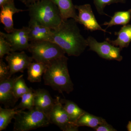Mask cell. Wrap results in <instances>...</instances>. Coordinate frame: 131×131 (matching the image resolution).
<instances>
[{"mask_svg": "<svg viewBox=\"0 0 131 131\" xmlns=\"http://www.w3.org/2000/svg\"><path fill=\"white\" fill-rule=\"evenodd\" d=\"M77 24L74 19H69L52 30V42L69 56H79L88 46L87 39L81 34Z\"/></svg>", "mask_w": 131, "mask_h": 131, "instance_id": "obj_1", "label": "cell"}, {"mask_svg": "<svg viewBox=\"0 0 131 131\" xmlns=\"http://www.w3.org/2000/svg\"><path fill=\"white\" fill-rule=\"evenodd\" d=\"M68 58L65 56L48 63L43 78L45 84L62 93L69 94L74 90V84L68 70Z\"/></svg>", "mask_w": 131, "mask_h": 131, "instance_id": "obj_2", "label": "cell"}, {"mask_svg": "<svg viewBox=\"0 0 131 131\" xmlns=\"http://www.w3.org/2000/svg\"><path fill=\"white\" fill-rule=\"evenodd\" d=\"M27 7L30 18L52 30L62 22L58 8L51 0H40Z\"/></svg>", "mask_w": 131, "mask_h": 131, "instance_id": "obj_3", "label": "cell"}, {"mask_svg": "<svg viewBox=\"0 0 131 131\" xmlns=\"http://www.w3.org/2000/svg\"><path fill=\"white\" fill-rule=\"evenodd\" d=\"M14 119V131L31 130L45 127L50 124L47 116L35 107L27 112L18 110Z\"/></svg>", "mask_w": 131, "mask_h": 131, "instance_id": "obj_4", "label": "cell"}, {"mask_svg": "<svg viewBox=\"0 0 131 131\" xmlns=\"http://www.w3.org/2000/svg\"><path fill=\"white\" fill-rule=\"evenodd\" d=\"M28 50L35 62L47 64L66 54L58 45L47 40L31 42Z\"/></svg>", "mask_w": 131, "mask_h": 131, "instance_id": "obj_5", "label": "cell"}, {"mask_svg": "<svg viewBox=\"0 0 131 131\" xmlns=\"http://www.w3.org/2000/svg\"><path fill=\"white\" fill-rule=\"evenodd\" d=\"M86 39L90 50L95 52L101 57L107 60L122 61L121 49L119 47L115 46L106 40L98 42L92 36H89Z\"/></svg>", "mask_w": 131, "mask_h": 131, "instance_id": "obj_6", "label": "cell"}, {"mask_svg": "<svg viewBox=\"0 0 131 131\" xmlns=\"http://www.w3.org/2000/svg\"><path fill=\"white\" fill-rule=\"evenodd\" d=\"M50 124H55L63 131H77L79 127L70 121L69 117L59 96L56 97V102L49 115Z\"/></svg>", "mask_w": 131, "mask_h": 131, "instance_id": "obj_7", "label": "cell"}, {"mask_svg": "<svg viewBox=\"0 0 131 131\" xmlns=\"http://www.w3.org/2000/svg\"><path fill=\"white\" fill-rule=\"evenodd\" d=\"M29 32L28 27H24L20 29L15 28L13 31L9 33L1 32L0 35L9 43L12 52L22 51L28 50L30 46Z\"/></svg>", "mask_w": 131, "mask_h": 131, "instance_id": "obj_8", "label": "cell"}, {"mask_svg": "<svg viewBox=\"0 0 131 131\" xmlns=\"http://www.w3.org/2000/svg\"><path fill=\"white\" fill-rule=\"evenodd\" d=\"M75 6L78 11L77 23L84 26L86 30L91 31L100 30L111 34L105 29H103L98 24L90 5H76Z\"/></svg>", "mask_w": 131, "mask_h": 131, "instance_id": "obj_9", "label": "cell"}, {"mask_svg": "<svg viewBox=\"0 0 131 131\" xmlns=\"http://www.w3.org/2000/svg\"><path fill=\"white\" fill-rule=\"evenodd\" d=\"M11 76L18 72L23 73L32 62V58L27 56L24 51L12 52L6 57Z\"/></svg>", "mask_w": 131, "mask_h": 131, "instance_id": "obj_10", "label": "cell"}, {"mask_svg": "<svg viewBox=\"0 0 131 131\" xmlns=\"http://www.w3.org/2000/svg\"><path fill=\"white\" fill-rule=\"evenodd\" d=\"M30 42L47 40L52 42V30L39 23L34 19L28 22Z\"/></svg>", "mask_w": 131, "mask_h": 131, "instance_id": "obj_11", "label": "cell"}, {"mask_svg": "<svg viewBox=\"0 0 131 131\" xmlns=\"http://www.w3.org/2000/svg\"><path fill=\"white\" fill-rule=\"evenodd\" d=\"M55 102L56 99L54 100L46 90L39 89L35 90L34 107L45 115L48 119Z\"/></svg>", "mask_w": 131, "mask_h": 131, "instance_id": "obj_12", "label": "cell"}, {"mask_svg": "<svg viewBox=\"0 0 131 131\" xmlns=\"http://www.w3.org/2000/svg\"><path fill=\"white\" fill-rule=\"evenodd\" d=\"M20 76L0 81V102L6 107L14 105L17 101L14 96L13 90L15 83Z\"/></svg>", "mask_w": 131, "mask_h": 131, "instance_id": "obj_13", "label": "cell"}, {"mask_svg": "<svg viewBox=\"0 0 131 131\" xmlns=\"http://www.w3.org/2000/svg\"><path fill=\"white\" fill-rule=\"evenodd\" d=\"M1 7L0 21L4 25V29L7 33L12 32L14 30L13 15L15 13L25 11V10L18 9L15 5L14 0H13Z\"/></svg>", "mask_w": 131, "mask_h": 131, "instance_id": "obj_14", "label": "cell"}, {"mask_svg": "<svg viewBox=\"0 0 131 131\" xmlns=\"http://www.w3.org/2000/svg\"><path fill=\"white\" fill-rule=\"evenodd\" d=\"M57 5L63 20L73 19L77 22L78 15L72 0H51Z\"/></svg>", "mask_w": 131, "mask_h": 131, "instance_id": "obj_15", "label": "cell"}, {"mask_svg": "<svg viewBox=\"0 0 131 131\" xmlns=\"http://www.w3.org/2000/svg\"><path fill=\"white\" fill-rule=\"evenodd\" d=\"M114 34L117 36L115 40H110L108 38L106 40L121 49L127 47L131 42V25H124L118 31L115 32Z\"/></svg>", "mask_w": 131, "mask_h": 131, "instance_id": "obj_16", "label": "cell"}, {"mask_svg": "<svg viewBox=\"0 0 131 131\" xmlns=\"http://www.w3.org/2000/svg\"><path fill=\"white\" fill-rule=\"evenodd\" d=\"M48 64L35 62L31 63L27 68L28 81L31 83L39 82L47 69Z\"/></svg>", "mask_w": 131, "mask_h": 131, "instance_id": "obj_17", "label": "cell"}, {"mask_svg": "<svg viewBox=\"0 0 131 131\" xmlns=\"http://www.w3.org/2000/svg\"><path fill=\"white\" fill-rule=\"evenodd\" d=\"M60 101L68 114L70 121L76 124L78 120L85 111L72 101L66 99H60Z\"/></svg>", "mask_w": 131, "mask_h": 131, "instance_id": "obj_18", "label": "cell"}, {"mask_svg": "<svg viewBox=\"0 0 131 131\" xmlns=\"http://www.w3.org/2000/svg\"><path fill=\"white\" fill-rule=\"evenodd\" d=\"M131 18V9L127 11L117 12L112 16L108 22H105L102 25L107 26V28L116 25H125L128 24Z\"/></svg>", "mask_w": 131, "mask_h": 131, "instance_id": "obj_19", "label": "cell"}, {"mask_svg": "<svg viewBox=\"0 0 131 131\" xmlns=\"http://www.w3.org/2000/svg\"><path fill=\"white\" fill-rule=\"evenodd\" d=\"M105 121L101 117L95 116L85 112L78 120L76 124L79 127L87 126L94 129Z\"/></svg>", "mask_w": 131, "mask_h": 131, "instance_id": "obj_20", "label": "cell"}, {"mask_svg": "<svg viewBox=\"0 0 131 131\" xmlns=\"http://www.w3.org/2000/svg\"><path fill=\"white\" fill-rule=\"evenodd\" d=\"M18 110L0 107V131L5 130L14 118Z\"/></svg>", "mask_w": 131, "mask_h": 131, "instance_id": "obj_21", "label": "cell"}, {"mask_svg": "<svg viewBox=\"0 0 131 131\" xmlns=\"http://www.w3.org/2000/svg\"><path fill=\"white\" fill-rule=\"evenodd\" d=\"M34 91L31 88L30 91L24 94L21 97L20 103L14 108L16 110H31L34 107Z\"/></svg>", "mask_w": 131, "mask_h": 131, "instance_id": "obj_22", "label": "cell"}, {"mask_svg": "<svg viewBox=\"0 0 131 131\" xmlns=\"http://www.w3.org/2000/svg\"><path fill=\"white\" fill-rule=\"evenodd\" d=\"M23 76L24 75H21L20 77L15 82L14 86L13 93L17 101L30 90L31 88H28L26 84Z\"/></svg>", "mask_w": 131, "mask_h": 131, "instance_id": "obj_23", "label": "cell"}, {"mask_svg": "<svg viewBox=\"0 0 131 131\" xmlns=\"http://www.w3.org/2000/svg\"><path fill=\"white\" fill-rule=\"evenodd\" d=\"M93 2L94 5L99 14L109 16L104 11L106 6L114 3H124L125 2V0H93Z\"/></svg>", "mask_w": 131, "mask_h": 131, "instance_id": "obj_24", "label": "cell"}, {"mask_svg": "<svg viewBox=\"0 0 131 131\" xmlns=\"http://www.w3.org/2000/svg\"><path fill=\"white\" fill-rule=\"evenodd\" d=\"M12 52L11 46L2 36L0 35V58H2L5 55H8Z\"/></svg>", "mask_w": 131, "mask_h": 131, "instance_id": "obj_25", "label": "cell"}, {"mask_svg": "<svg viewBox=\"0 0 131 131\" xmlns=\"http://www.w3.org/2000/svg\"><path fill=\"white\" fill-rule=\"evenodd\" d=\"M8 65L3 61L2 58L0 60V81L7 80L11 78Z\"/></svg>", "mask_w": 131, "mask_h": 131, "instance_id": "obj_26", "label": "cell"}, {"mask_svg": "<svg viewBox=\"0 0 131 131\" xmlns=\"http://www.w3.org/2000/svg\"><path fill=\"white\" fill-rule=\"evenodd\" d=\"M96 131H117L111 125L108 124L106 121L101 125L93 129Z\"/></svg>", "mask_w": 131, "mask_h": 131, "instance_id": "obj_27", "label": "cell"}, {"mask_svg": "<svg viewBox=\"0 0 131 131\" xmlns=\"http://www.w3.org/2000/svg\"><path fill=\"white\" fill-rule=\"evenodd\" d=\"M13 0H0V7H1L3 5L8 3Z\"/></svg>", "mask_w": 131, "mask_h": 131, "instance_id": "obj_28", "label": "cell"}, {"mask_svg": "<svg viewBox=\"0 0 131 131\" xmlns=\"http://www.w3.org/2000/svg\"><path fill=\"white\" fill-rule=\"evenodd\" d=\"M39 1H40V0H27V4L26 5L27 6L28 5L37 2Z\"/></svg>", "mask_w": 131, "mask_h": 131, "instance_id": "obj_29", "label": "cell"}, {"mask_svg": "<svg viewBox=\"0 0 131 131\" xmlns=\"http://www.w3.org/2000/svg\"><path fill=\"white\" fill-rule=\"evenodd\" d=\"M127 130L129 131H131V121H129L127 126Z\"/></svg>", "mask_w": 131, "mask_h": 131, "instance_id": "obj_30", "label": "cell"}, {"mask_svg": "<svg viewBox=\"0 0 131 131\" xmlns=\"http://www.w3.org/2000/svg\"><path fill=\"white\" fill-rule=\"evenodd\" d=\"M19 1H20L21 2L24 3L25 5H26L27 4V0H19Z\"/></svg>", "mask_w": 131, "mask_h": 131, "instance_id": "obj_31", "label": "cell"}]
</instances>
